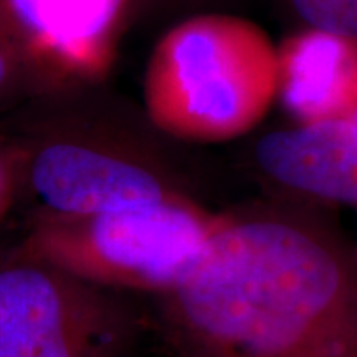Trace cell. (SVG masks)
I'll return each instance as SVG.
<instances>
[{
    "instance_id": "obj_1",
    "label": "cell",
    "mask_w": 357,
    "mask_h": 357,
    "mask_svg": "<svg viewBox=\"0 0 357 357\" xmlns=\"http://www.w3.org/2000/svg\"><path fill=\"white\" fill-rule=\"evenodd\" d=\"M159 300L178 357H357L356 253L300 207L217 213Z\"/></svg>"
},
{
    "instance_id": "obj_11",
    "label": "cell",
    "mask_w": 357,
    "mask_h": 357,
    "mask_svg": "<svg viewBox=\"0 0 357 357\" xmlns=\"http://www.w3.org/2000/svg\"><path fill=\"white\" fill-rule=\"evenodd\" d=\"M26 147L24 142L0 137V217L10 207L15 192L25 182Z\"/></svg>"
},
{
    "instance_id": "obj_7",
    "label": "cell",
    "mask_w": 357,
    "mask_h": 357,
    "mask_svg": "<svg viewBox=\"0 0 357 357\" xmlns=\"http://www.w3.org/2000/svg\"><path fill=\"white\" fill-rule=\"evenodd\" d=\"M253 162L268 184L289 197L357 211V124L351 119L263 134L253 147Z\"/></svg>"
},
{
    "instance_id": "obj_14",
    "label": "cell",
    "mask_w": 357,
    "mask_h": 357,
    "mask_svg": "<svg viewBox=\"0 0 357 357\" xmlns=\"http://www.w3.org/2000/svg\"><path fill=\"white\" fill-rule=\"evenodd\" d=\"M356 253V261H357V252H354Z\"/></svg>"
},
{
    "instance_id": "obj_13",
    "label": "cell",
    "mask_w": 357,
    "mask_h": 357,
    "mask_svg": "<svg viewBox=\"0 0 357 357\" xmlns=\"http://www.w3.org/2000/svg\"><path fill=\"white\" fill-rule=\"evenodd\" d=\"M346 119H351L352 123L357 124V95H356V98H354V101H352L351 109H349V113H347Z\"/></svg>"
},
{
    "instance_id": "obj_6",
    "label": "cell",
    "mask_w": 357,
    "mask_h": 357,
    "mask_svg": "<svg viewBox=\"0 0 357 357\" xmlns=\"http://www.w3.org/2000/svg\"><path fill=\"white\" fill-rule=\"evenodd\" d=\"M40 98L83 91L108 77L137 0H6Z\"/></svg>"
},
{
    "instance_id": "obj_5",
    "label": "cell",
    "mask_w": 357,
    "mask_h": 357,
    "mask_svg": "<svg viewBox=\"0 0 357 357\" xmlns=\"http://www.w3.org/2000/svg\"><path fill=\"white\" fill-rule=\"evenodd\" d=\"M25 146V182L53 215H96L184 194L153 159L108 137L53 131Z\"/></svg>"
},
{
    "instance_id": "obj_4",
    "label": "cell",
    "mask_w": 357,
    "mask_h": 357,
    "mask_svg": "<svg viewBox=\"0 0 357 357\" xmlns=\"http://www.w3.org/2000/svg\"><path fill=\"white\" fill-rule=\"evenodd\" d=\"M132 331L113 289L22 257L0 268V357H119Z\"/></svg>"
},
{
    "instance_id": "obj_8",
    "label": "cell",
    "mask_w": 357,
    "mask_h": 357,
    "mask_svg": "<svg viewBox=\"0 0 357 357\" xmlns=\"http://www.w3.org/2000/svg\"><path fill=\"white\" fill-rule=\"evenodd\" d=\"M281 108L294 124L346 118L357 95V40L301 29L278 45Z\"/></svg>"
},
{
    "instance_id": "obj_12",
    "label": "cell",
    "mask_w": 357,
    "mask_h": 357,
    "mask_svg": "<svg viewBox=\"0 0 357 357\" xmlns=\"http://www.w3.org/2000/svg\"><path fill=\"white\" fill-rule=\"evenodd\" d=\"M176 2H181L182 6H189V7H200V6H207V3L213 2V0H176Z\"/></svg>"
},
{
    "instance_id": "obj_2",
    "label": "cell",
    "mask_w": 357,
    "mask_h": 357,
    "mask_svg": "<svg viewBox=\"0 0 357 357\" xmlns=\"http://www.w3.org/2000/svg\"><path fill=\"white\" fill-rule=\"evenodd\" d=\"M278 45L222 12L181 20L158 40L142 79L149 123L174 139L223 142L255 129L278 100Z\"/></svg>"
},
{
    "instance_id": "obj_9",
    "label": "cell",
    "mask_w": 357,
    "mask_h": 357,
    "mask_svg": "<svg viewBox=\"0 0 357 357\" xmlns=\"http://www.w3.org/2000/svg\"><path fill=\"white\" fill-rule=\"evenodd\" d=\"M38 98L37 82L24 42L6 0H0V109L13 108L26 100Z\"/></svg>"
},
{
    "instance_id": "obj_10",
    "label": "cell",
    "mask_w": 357,
    "mask_h": 357,
    "mask_svg": "<svg viewBox=\"0 0 357 357\" xmlns=\"http://www.w3.org/2000/svg\"><path fill=\"white\" fill-rule=\"evenodd\" d=\"M301 29H316L357 40V0H276Z\"/></svg>"
},
{
    "instance_id": "obj_3",
    "label": "cell",
    "mask_w": 357,
    "mask_h": 357,
    "mask_svg": "<svg viewBox=\"0 0 357 357\" xmlns=\"http://www.w3.org/2000/svg\"><path fill=\"white\" fill-rule=\"evenodd\" d=\"M217 213L185 194L84 217L40 212L17 257L108 289L162 294L207 247Z\"/></svg>"
}]
</instances>
